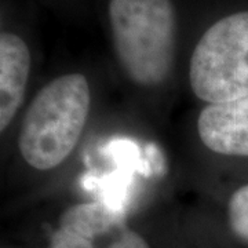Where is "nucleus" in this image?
Wrapping results in <instances>:
<instances>
[{
  "label": "nucleus",
  "mask_w": 248,
  "mask_h": 248,
  "mask_svg": "<svg viewBox=\"0 0 248 248\" xmlns=\"http://www.w3.org/2000/svg\"><path fill=\"white\" fill-rule=\"evenodd\" d=\"M91 105L87 79L79 73L57 78L40 90L25 113L18 149L31 167L60 166L78 145Z\"/></svg>",
  "instance_id": "1"
},
{
  "label": "nucleus",
  "mask_w": 248,
  "mask_h": 248,
  "mask_svg": "<svg viewBox=\"0 0 248 248\" xmlns=\"http://www.w3.org/2000/svg\"><path fill=\"white\" fill-rule=\"evenodd\" d=\"M109 21L116 55L135 84L153 87L174 62L177 19L171 0H110Z\"/></svg>",
  "instance_id": "2"
},
{
  "label": "nucleus",
  "mask_w": 248,
  "mask_h": 248,
  "mask_svg": "<svg viewBox=\"0 0 248 248\" xmlns=\"http://www.w3.org/2000/svg\"><path fill=\"white\" fill-rule=\"evenodd\" d=\"M189 81L210 105L248 97V11L221 18L204 32L190 57Z\"/></svg>",
  "instance_id": "3"
},
{
  "label": "nucleus",
  "mask_w": 248,
  "mask_h": 248,
  "mask_svg": "<svg viewBox=\"0 0 248 248\" xmlns=\"http://www.w3.org/2000/svg\"><path fill=\"white\" fill-rule=\"evenodd\" d=\"M197 131L210 151L248 157V97L204 108Z\"/></svg>",
  "instance_id": "4"
},
{
  "label": "nucleus",
  "mask_w": 248,
  "mask_h": 248,
  "mask_svg": "<svg viewBox=\"0 0 248 248\" xmlns=\"http://www.w3.org/2000/svg\"><path fill=\"white\" fill-rule=\"evenodd\" d=\"M31 71V53L22 37L0 36V130L4 131L24 102Z\"/></svg>",
  "instance_id": "5"
},
{
  "label": "nucleus",
  "mask_w": 248,
  "mask_h": 248,
  "mask_svg": "<svg viewBox=\"0 0 248 248\" xmlns=\"http://www.w3.org/2000/svg\"><path fill=\"white\" fill-rule=\"evenodd\" d=\"M124 228V214L104 202L72 205L60 219V229L93 243L109 232Z\"/></svg>",
  "instance_id": "6"
},
{
  "label": "nucleus",
  "mask_w": 248,
  "mask_h": 248,
  "mask_svg": "<svg viewBox=\"0 0 248 248\" xmlns=\"http://www.w3.org/2000/svg\"><path fill=\"white\" fill-rule=\"evenodd\" d=\"M228 218L233 233L248 243V184L232 195L228 204Z\"/></svg>",
  "instance_id": "7"
},
{
  "label": "nucleus",
  "mask_w": 248,
  "mask_h": 248,
  "mask_svg": "<svg viewBox=\"0 0 248 248\" xmlns=\"http://www.w3.org/2000/svg\"><path fill=\"white\" fill-rule=\"evenodd\" d=\"M50 248H94V243L58 228L51 237Z\"/></svg>",
  "instance_id": "8"
},
{
  "label": "nucleus",
  "mask_w": 248,
  "mask_h": 248,
  "mask_svg": "<svg viewBox=\"0 0 248 248\" xmlns=\"http://www.w3.org/2000/svg\"><path fill=\"white\" fill-rule=\"evenodd\" d=\"M108 248H149V246L141 234L124 228L120 231L117 239Z\"/></svg>",
  "instance_id": "9"
}]
</instances>
